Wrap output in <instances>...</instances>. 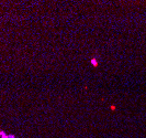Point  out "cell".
I'll list each match as a JSON object with an SVG mask.
<instances>
[{
    "instance_id": "cell-2",
    "label": "cell",
    "mask_w": 146,
    "mask_h": 138,
    "mask_svg": "<svg viewBox=\"0 0 146 138\" xmlns=\"http://www.w3.org/2000/svg\"><path fill=\"white\" fill-rule=\"evenodd\" d=\"M9 138H15V137L13 136V135H9Z\"/></svg>"
},
{
    "instance_id": "cell-3",
    "label": "cell",
    "mask_w": 146,
    "mask_h": 138,
    "mask_svg": "<svg viewBox=\"0 0 146 138\" xmlns=\"http://www.w3.org/2000/svg\"><path fill=\"white\" fill-rule=\"evenodd\" d=\"M0 133H1V131H0Z\"/></svg>"
},
{
    "instance_id": "cell-1",
    "label": "cell",
    "mask_w": 146,
    "mask_h": 138,
    "mask_svg": "<svg viewBox=\"0 0 146 138\" xmlns=\"http://www.w3.org/2000/svg\"><path fill=\"white\" fill-rule=\"evenodd\" d=\"M91 64L94 66H97L98 65V61H97L96 59H92V60H91Z\"/></svg>"
}]
</instances>
